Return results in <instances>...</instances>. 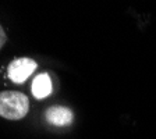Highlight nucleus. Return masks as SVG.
Returning <instances> with one entry per match:
<instances>
[{"mask_svg":"<svg viewBox=\"0 0 156 139\" xmlns=\"http://www.w3.org/2000/svg\"><path fill=\"white\" fill-rule=\"evenodd\" d=\"M36 63L32 58L23 57V58H17L13 63H10L9 65V77L10 79L16 84H21L35 71Z\"/></svg>","mask_w":156,"mask_h":139,"instance_id":"obj_2","label":"nucleus"},{"mask_svg":"<svg viewBox=\"0 0 156 139\" xmlns=\"http://www.w3.org/2000/svg\"><path fill=\"white\" fill-rule=\"evenodd\" d=\"M29 110L28 97L21 92L6 91L0 93V116L7 120H21Z\"/></svg>","mask_w":156,"mask_h":139,"instance_id":"obj_1","label":"nucleus"},{"mask_svg":"<svg viewBox=\"0 0 156 139\" xmlns=\"http://www.w3.org/2000/svg\"><path fill=\"white\" fill-rule=\"evenodd\" d=\"M32 95L36 99H43L52 93V81L48 74H39L32 81Z\"/></svg>","mask_w":156,"mask_h":139,"instance_id":"obj_4","label":"nucleus"},{"mask_svg":"<svg viewBox=\"0 0 156 139\" xmlns=\"http://www.w3.org/2000/svg\"><path fill=\"white\" fill-rule=\"evenodd\" d=\"M6 40H7L6 32H4V29L2 28V25H0V49L3 47V45L6 43Z\"/></svg>","mask_w":156,"mask_h":139,"instance_id":"obj_5","label":"nucleus"},{"mask_svg":"<svg viewBox=\"0 0 156 139\" xmlns=\"http://www.w3.org/2000/svg\"><path fill=\"white\" fill-rule=\"evenodd\" d=\"M46 120L52 125H57V127H63V125H68L73 121V113L66 107H50L46 111Z\"/></svg>","mask_w":156,"mask_h":139,"instance_id":"obj_3","label":"nucleus"}]
</instances>
